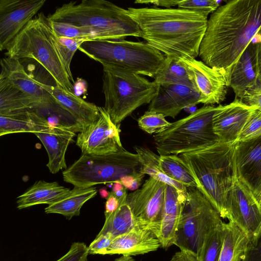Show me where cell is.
Masks as SVG:
<instances>
[{
	"instance_id": "5b68a950",
	"label": "cell",
	"mask_w": 261,
	"mask_h": 261,
	"mask_svg": "<svg viewBox=\"0 0 261 261\" xmlns=\"http://www.w3.org/2000/svg\"><path fill=\"white\" fill-rule=\"evenodd\" d=\"M103 67V108L116 125L140 106L150 103L159 85L129 69L106 63Z\"/></svg>"
},
{
	"instance_id": "e575fe53",
	"label": "cell",
	"mask_w": 261,
	"mask_h": 261,
	"mask_svg": "<svg viewBox=\"0 0 261 261\" xmlns=\"http://www.w3.org/2000/svg\"><path fill=\"white\" fill-rule=\"evenodd\" d=\"M51 40L55 49L71 82L74 80L70 69L72 59L81 44L86 41L81 39H72L56 36L52 31Z\"/></svg>"
},
{
	"instance_id": "816d5d0a",
	"label": "cell",
	"mask_w": 261,
	"mask_h": 261,
	"mask_svg": "<svg viewBox=\"0 0 261 261\" xmlns=\"http://www.w3.org/2000/svg\"><path fill=\"white\" fill-rule=\"evenodd\" d=\"M259 75L261 76V65L259 67Z\"/></svg>"
},
{
	"instance_id": "cb8c5ba5",
	"label": "cell",
	"mask_w": 261,
	"mask_h": 261,
	"mask_svg": "<svg viewBox=\"0 0 261 261\" xmlns=\"http://www.w3.org/2000/svg\"><path fill=\"white\" fill-rule=\"evenodd\" d=\"M187 192L166 185L163 213L159 239L161 247L167 248L174 244L176 232L185 204Z\"/></svg>"
},
{
	"instance_id": "ab89813d",
	"label": "cell",
	"mask_w": 261,
	"mask_h": 261,
	"mask_svg": "<svg viewBox=\"0 0 261 261\" xmlns=\"http://www.w3.org/2000/svg\"><path fill=\"white\" fill-rule=\"evenodd\" d=\"M88 247L82 242L73 243L69 251L56 261H87Z\"/></svg>"
},
{
	"instance_id": "4fadbf2b",
	"label": "cell",
	"mask_w": 261,
	"mask_h": 261,
	"mask_svg": "<svg viewBox=\"0 0 261 261\" xmlns=\"http://www.w3.org/2000/svg\"><path fill=\"white\" fill-rule=\"evenodd\" d=\"M230 216L248 235L249 242L261 233V204L251 190L238 177L229 192L228 199Z\"/></svg>"
},
{
	"instance_id": "c3c4849f",
	"label": "cell",
	"mask_w": 261,
	"mask_h": 261,
	"mask_svg": "<svg viewBox=\"0 0 261 261\" xmlns=\"http://www.w3.org/2000/svg\"><path fill=\"white\" fill-rule=\"evenodd\" d=\"M254 38H256L257 39V41H256L255 42H257L258 43V63L259 67V66L261 65V27H260L257 32V34Z\"/></svg>"
},
{
	"instance_id": "2e32d148",
	"label": "cell",
	"mask_w": 261,
	"mask_h": 261,
	"mask_svg": "<svg viewBox=\"0 0 261 261\" xmlns=\"http://www.w3.org/2000/svg\"><path fill=\"white\" fill-rule=\"evenodd\" d=\"M234 161L237 177L261 204V136L237 141Z\"/></svg>"
},
{
	"instance_id": "681fc988",
	"label": "cell",
	"mask_w": 261,
	"mask_h": 261,
	"mask_svg": "<svg viewBox=\"0 0 261 261\" xmlns=\"http://www.w3.org/2000/svg\"><path fill=\"white\" fill-rule=\"evenodd\" d=\"M134 259L130 256L122 255L121 257L115 259V261H134Z\"/></svg>"
},
{
	"instance_id": "d6986e66",
	"label": "cell",
	"mask_w": 261,
	"mask_h": 261,
	"mask_svg": "<svg viewBox=\"0 0 261 261\" xmlns=\"http://www.w3.org/2000/svg\"><path fill=\"white\" fill-rule=\"evenodd\" d=\"M198 103H202V99L194 87L180 84L163 85L159 86L148 111L175 118L184 109Z\"/></svg>"
},
{
	"instance_id": "484cf974",
	"label": "cell",
	"mask_w": 261,
	"mask_h": 261,
	"mask_svg": "<svg viewBox=\"0 0 261 261\" xmlns=\"http://www.w3.org/2000/svg\"><path fill=\"white\" fill-rule=\"evenodd\" d=\"M223 241L218 261H243L249 244L247 233L234 222L223 223Z\"/></svg>"
},
{
	"instance_id": "4316f807",
	"label": "cell",
	"mask_w": 261,
	"mask_h": 261,
	"mask_svg": "<svg viewBox=\"0 0 261 261\" xmlns=\"http://www.w3.org/2000/svg\"><path fill=\"white\" fill-rule=\"evenodd\" d=\"M97 193V190L94 187H74L62 197L49 204L45 208V212L61 214L70 219L73 216H79L83 204L94 197Z\"/></svg>"
},
{
	"instance_id": "d4e9b609",
	"label": "cell",
	"mask_w": 261,
	"mask_h": 261,
	"mask_svg": "<svg viewBox=\"0 0 261 261\" xmlns=\"http://www.w3.org/2000/svg\"><path fill=\"white\" fill-rule=\"evenodd\" d=\"M70 189L57 182L40 180L17 197V207L22 209L40 204H50L66 195Z\"/></svg>"
},
{
	"instance_id": "1f68e13d",
	"label": "cell",
	"mask_w": 261,
	"mask_h": 261,
	"mask_svg": "<svg viewBox=\"0 0 261 261\" xmlns=\"http://www.w3.org/2000/svg\"><path fill=\"white\" fill-rule=\"evenodd\" d=\"M153 78L159 85L180 84L194 87L189 71L180 59L166 57L164 65Z\"/></svg>"
},
{
	"instance_id": "f1b7e54d",
	"label": "cell",
	"mask_w": 261,
	"mask_h": 261,
	"mask_svg": "<svg viewBox=\"0 0 261 261\" xmlns=\"http://www.w3.org/2000/svg\"><path fill=\"white\" fill-rule=\"evenodd\" d=\"M39 114L34 110L0 114V136L36 131Z\"/></svg>"
},
{
	"instance_id": "b9f144b4",
	"label": "cell",
	"mask_w": 261,
	"mask_h": 261,
	"mask_svg": "<svg viewBox=\"0 0 261 261\" xmlns=\"http://www.w3.org/2000/svg\"><path fill=\"white\" fill-rule=\"evenodd\" d=\"M243 261H261V233L254 241L249 242Z\"/></svg>"
},
{
	"instance_id": "ffe728a7",
	"label": "cell",
	"mask_w": 261,
	"mask_h": 261,
	"mask_svg": "<svg viewBox=\"0 0 261 261\" xmlns=\"http://www.w3.org/2000/svg\"><path fill=\"white\" fill-rule=\"evenodd\" d=\"M1 67L0 80L31 97L39 104V110H49L57 105L49 94L39 85L38 81L27 73L19 60L8 57L2 58Z\"/></svg>"
},
{
	"instance_id": "8d00e7d4",
	"label": "cell",
	"mask_w": 261,
	"mask_h": 261,
	"mask_svg": "<svg viewBox=\"0 0 261 261\" xmlns=\"http://www.w3.org/2000/svg\"><path fill=\"white\" fill-rule=\"evenodd\" d=\"M139 127L149 134H156L163 132L170 124L162 113L147 111L138 120Z\"/></svg>"
},
{
	"instance_id": "ee69618b",
	"label": "cell",
	"mask_w": 261,
	"mask_h": 261,
	"mask_svg": "<svg viewBox=\"0 0 261 261\" xmlns=\"http://www.w3.org/2000/svg\"><path fill=\"white\" fill-rule=\"evenodd\" d=\"M145 174L139 172L134 174L125 175L122 177L119 181L127 189L131 191H136L142 183Z\"/></svg>"
},
{
	"instance_id": "7a4b0ae2",
	"label": "cell",
	"mask_w": 261,
	"mask_h": 261,
	"mask_svg": "<svg viewBox=\"0 0 261 261\" xmlns=\"http://www.w3.org/2000/svg\"><path fill=\"white\" fill-rule=\"evenodd\" d=\"M127 10L139 26L141 37L166 57L198 56L207 17L180 8L128 7Z\"/></svg>"
},
{
	"instance_id": "8fae6325",
	"label": "cell",
	"mask_w": 261,
	"mask_h": 261,
	"mask_svg": "<svg viewBox=\"0 0 261 261\" xmlns=\"http://www.w3.org/2000/svg\"><path fill=\"white\" fill-rule=\"evenodd\" d=\"M166 184L150 177L137 190L127 194L126 201L138 227L147 229L159 238Z\"/></svg>"
},
{
	"instance_id": "4dcf8cb0",
	"label": "cell",
	"mask_w": 261,
	"mask_h": 261,
	"mask_svg": "<svg viewBox=\"0 0 261 261\" xmlns=\"http://www.w3.org/2000/svg\"><path fill=\"white\" fill-rule=\"evenodd\" d=\"M134 149L139 157L141 173L172 186L178 191L187 192L186 187L172 180L162 171L159 164L160 155L156 154L148 148L140 146H134Z\"/></svg>"
},
{
	"instance_id": "ac0fdd59",
	"label": "cell",
	"mask_w": 261,
	"mask_h": 261,
	"mask_svg": "<svg viewBox=\"0 0 261 261\" xmlns=\"http://www.w3.org/2000/svg\"><path fill=\"white\" fill-rule=\"evenodd\" d=\"M256 109L240 99L218 106L213 118V126L219 141L230 143L238 141L240 134L252 113Z\"/></svg>"
},
{
	"instance_id": "603a6c76",
	"label": "cell",
	"mask_w": 261,
	"mask_h": 261,
	"mask_svg": "<svg viewBox=\"0 0 261 261\" xmlns=\"http://www.w3.org/2000/svg\"><path fill=\"white\" fill-rule=\"evenodd\" d=\"M160 241L152 231L136 226L129 232L115 238L100 254H143L158 250Z\"/></svg>"
},
{
	"instance_id": "f546056e",
	"label": "cell",
	"mask_w": 261,
	"mask_h": 261,
	"mask_svg": "<svg viewBox=\"0 0 261 261\" xmlns=\"http://www.w3.org/2000/svg\"><path fill=\"white\" fill-rule=\"evenodd\" d=\"M39 109V104L31 97L4 80H0V114Z\"/></svg>"
},
{
	"instance_id": "5bb4252c",
	"label": "cell",
	"mask_w": 261,
	"mask_h": 261,
	"mask_svg": "<svg viewBox=\"0 0 261 261\" xmlns=\"http://www.w3.org/2000/svg\"><path fill=\"white\" fill-rule=\"evenodd\" d=\"M191 77L194 86L199 92L204 105L219 104L227 95L228 83L225 73L211 67L201 61L191 58H182Z\"/></svg>"
},
{
	"instance_id": "7402d4cb",
	"label": "cell",
	"mask_w": 261,
	"mask_h": 261,
	"mask_svg": "<svg viewBox=\"0 0 261 261\" xmlns=\"http://www.w3.org/2000/svg\"><path fill=\"white\" fill-rule=\"evenodd\" d=\"M39 85L52 97L56 104L70 114L84 128L99 116V107L87 102L73 93L61 87L51 86L38 81Z\"/></svg>"
},
{
	"instance_id": "7c38bea8",
	"label": "cell",
	"mask_w": 261,
	"mask_h": 261,
	"mask_svg": "<svg viewBox=\"0 0 261 261\" xmlns=\"http://www.w3.org/2000/svg\"><path fill=\"white\" fill-rule=\"evenodd\" d=\"M98 119L79 133L76 145L82 154L100 155L123 148L120 137V125H115L103 107H99Z\"/></svg>"
},
{
	"instance_id": "bcb514c9",
	"label": "cell",
	"mask_w": 261,
	"mask_h": 261,
	"mask_svg": "<svg viewBox=\"0 0 261 261\" xmlns=\"http://www.w3.org/2000/svg\"><path fill=\"white\" fill-rule=\"evenodd\" d=\"M119 204V200L111 191L110 193L109 197L107 198L105 204V215L112 213L115 211L118 207Z\"/></svg>"
},
{
	"instance_id": "52a82bcc",
	"label": "cell",
	"mask_w": 261,
	"mask_h": 261,
	"mask_svg": "<svg viewBox=\"0 0 261 261\" xmlns=\"http://www.w3.org/2000/svg\"><path fill=\"white\" fill-rule=\"evenodd\" d=\"M78 49L101 64L118 66L151 77L163 66L166 58L147 42L124 39L87 40Z\"/></svg>"
},
{
	"instance_id": "60d3db41",
	"label": "cell",
	"mask_w": 261,
	"mask_h": 261,
	"mask_svg": "<svg viewBox=\"0 0 261 261\" xmlns=\"http://www.w3.org/2000/svg\"><path fill=\"white\" fill-rule=\"evenodd\" d=\"M240 100L244 103L261 111V76H258L256 84L246 91Z\"/></svg>"
},
{
	"instance_id": "836d02e7",
	"label": "cell",
	"mask_w": 261,
	"mask_h": 261,
	"mask_svg": "<svg viewBox=\"0 0 261 261\" xmlns=\"http://www.w3.org/2000/svg\"><path fill=\"white\" fill-rule=\"evenodd\" d=\"M50 21L54 34L58 37L81 39L85 41L109 40L105 33L92 27L77 26L63 22Z\"/></svg>"
},
{
	"instance_id": "30bf717a",
	"label": "cell",
	"mask_w": 261,
	"mask_h": 261,
	"mask_svg": "<svg viewBox=\"0 0 261 261\" xmlns=\"http://www.w3.org/2000/svg\"><path fill=\"white\" fill-rule=\"evenodd\" d=\"M187 199L174 244L198 258L206 236L223 221L218 211L197 187L187 188Z\"/></svg>"
},
{
	"instance_id": "44dd1931",
	"label": "cell",
	"mask_w": 261,
	"mask_h": 261,
	"mask_svg": "<svg viewBox=\"0 0 261 261\" xmlns=\"http://www.w3.org/2000/svg\"><path fill=\"white\" fill-rule=\"evenodd\" d=\"M258 42L252 41L231 68L228 85L240 99L258 80Z\"/></svg>"
},
{
	"instance_id": "d590c367",
	"label": "cell",
	"mask_w": 261,
	"mask_h": 261,
	"mask_svg": "<svg viewBox=\"0 0 261 261\" xmlns=\"http://www.w3.org/2000/svg\"><path fill=\"white\" fill-rule=\"evenodd\" d=\"M223 222L205 238L198 261H218L223 241Z\"/></svg>"
},
{
	"instance_id": "e0dca14e",
	"label": "cell",
	"mask_w": 261,
	"mask_h": 261,
	"mask_svg": "<svg viewBox=\"0 0 261 261\" xmlns=\"http://www.w3.org/2000/svg\"><path fill=\"white\" fill-rule=\"evenodd\" d=\"M34 134L47 151L48 162L46 166L50 172L56 174L63 169H66L65 153L68 145L76 135L75 133L67 128L53 125L40 115Z\"/></svg>"
},
{
	"instance_id": "74e56055",
	"label": "cell",
	"mask_w": 261,
	"mask_h": 261,
	"mask_svg": "<svg viewBox=\"0 0 261 261\" xmlns=\"http://www.w3.org/2000/svg\"><path fill=\"white\" fill-rule=\"evenodd\" d=\"M178 8L199 13L207 17L220 7V2L215 0H185L179 1Z\"/></svg>"
},
{
	"instance_id": "9c48e42d",
	"label": "cell",
	"mask_w": 261,
	"mask_h": 261,
	"mask_svg": "<svg viewBox=\"0 0 261 261\" xmlns=\"http://www.w3.org/2000/svg\"><path fill=\"white\" fill-rule=\"evenodd\" d=\"M137 153L124 148L105 155L83 154L64 170V181L74 187L88 188L96 185L114 183L123 176L140 172Z\"/></svg>"
},
{
	"instance_id": "9a60e30c",
	"label": "cell",
	"mask_w": 261,
	"mask_h": 261,
	"mask_svg": "<svg viewBox=\"0 0 261 261\" xmlns=\"http://www.w3.org/2000/svg\"><path fill=\"white\" fill-rule=\"evenodd\" d=\"M45 0L0 1V49L8 45L45 4Z\"/></svg>"
},
{
	"instance_id": "f6af8a7d",
	"label": "cell",
	"mask_w": 261,
	"mask_h": 261,
	"mask_svg": "<svg viewBox=\"0 0 261 261\" xmlns=\"http://www.w3.org/2000/svg\"><path fill=\"white\" fill-rule=\"evenodd\" d=\"M179 0H156V1H144L137 0L135 3L142 4H152L156 6H162L167 8L171 7L177 6Z\"/></svg>"
},
{
	"instance_id": "f35d334b",
	"label": "cell",
	"mask_w": 261,
	"mask_h": 261,
	"mask_svg": "<svg viewBox=\"0 0 261 261\" xmlns=\"http://www.w3.org/2000/svg\"><path fill=\"white\" fill-rule=\"evenodd\" d=\"M261 136V111L252 113L243 127L237 141L250 140Z\"/></svg>"
},
{
	"instance_id": "7bdbcfd3",
	"label": "cell",
	"mask_w": 261,
	"mask_h": 261,
	"mask_svg": "<svg viewBox=\"0 0 261 261\" xmlns=\"http://www.w3.org/2000/svg\"><path fill=\"white\" fill-rule=\"evenodd\" d=\"M114 239L109 236H96L88 247L89 252L91 254H99L106 249Z\"/></svg>"
},
{
	"instance_id": "6da1fadb",
	"label": "cell",
	"mask_w": 261,
	"mask_h": 261,
	"mask_svg": "<svg viewBox=\"0 0 261 261\" xmlns=\"http://www.w3.org/2000/svg\"><path fill=\"white\" fill-rule=\"evenodd\" d=\"M260 27L261 0L228 1L211 14L198 56L206 65L223 70L228 82L231 67Z\"/></svg>"
},
{
	"instance_id": "3957f363",
	"label": "cell",
	"mask_w": 261,
	"mask_h": 261,
	"mask_svg": "<svg viewBox=\"0 0 261 261\" xmlns=\"http://www.w3.org/2000/svg\"><path fill=\"white\" fill-rule=\"evenodd\" d=\"M236 142L219 141L205 148L179 154L194 178L197 188L220 217L228 220V195L237 177L234 161Z\"/></svg>"
},
{
	"instance_id": "83f0119b",
	"label": "cell",
	"mask_w": 261,
	"mask_h": 261,
	"mask_svg": "<svg viewBox=\"0 0 261 261\" xmlns=\"http://www.w3.org/2000/svg\"><path fill=\"white\" fill-rule=\"evenodd\" d=\"M127 195L119 200V206L115 211L105 215L104 225L97 236L107 235L114 239L137 226L131 209L126 201Z\"/></svg>"
},
{
	"instance_id": "ba28073f",
	"label": "cell",
	"mask_w": 261,
	"mask_h": 261,
	"mask_svg": "<svg viewBox=\"0 0 261 261\" xmlns=\"http://www.w3.org/2000/svg\"><path fill=\"white\" fill-rule=\"evenodd\" d=\"M217 108L205 105L187 117L170 123L163 132L154 134L159 155H179L219 141L213 126V118Z\"/></svg>"
},
{
	"instance_id": "277c9868",
	"label": "cell",
	"mask_w": 261,
	"mask_h": 261,
	"mask_svg": "<svg viewBox=\"0 0 261 261\" xmlns=\"http://www.w3.org/2000/svg\"><path fill=\"white\" fill-rule=\"evenodd\" d=\"M47 17L50 21L93 27L105 33L109 40L141 35L139 26L127 14V9L104 0L70 2L57 8Z\"/></svg>"
},
{
	"instance_id": "8992f818",
	"label": "cell",
	"mask_w": 261,
	"mask_h": 261,
	"mask_svg": "<svg viewBox=\"0 0 261 261\" xmlns=\"http://www.w3.org/2000/svg\"><path fill=\"white\" fill-rule=\"evenodd\" d=\"M50 21L43 13L32 19L8 45L5 55L19 60L33 59L54 79L56 85L73 93L67 76L52 43Z\"/></svg>"
},
{
	"instance_id": "d6a6232c",
	"label": "cell",
	"mask_w": 261,
	"mask_h": 261,
	"mask_svg": "<svg viewBox=\"0 0 261 261\" xmlns=\"http://www.w3.org/2000/svg\"><path fill=\"white\" fill-rule=\"evenodd\" d=\"M159 164L163 173L172 180L187 188L197 187L191 172L179 155H160Z\"/></svg>"
},
{
	"instance_id": "f907efd6",
	"label": "cell",
	"mask_w": 261,
	"mask_h": 261,
	"mask_svg": "<svg viewBox=\"0 0 261 261\" xmlns=\"http://www.w3.org/2000/svg\"><path fill=\"white\" fill-rule=\"evenodd\" d=\"M110 192H108L105 188L101 189L99 190V193L101 196L104 198H107L110 195Z\"/></svg>"
},
{
	"instance_id": "7dc6e473",
	"label": "cell",
	"mask_w": 261,
	"mask_h": 261,
	"mask_svg": "<svg viewBox=\"0 0 261 261\" xmlns=\"http://www.w3.org/2000/svg\"><path fill=\"white\" fill-rule=\"evenodd\" d=\"M170 261H198L197 257L192 253L180 250L175 253Z\"/></svg>"
}]
</instances>
